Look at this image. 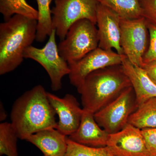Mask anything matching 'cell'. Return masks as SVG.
I'll return each instance as SVG.
<instances>
[{"mask_svg": "<svg viewBox=\"0 0 156 156\" xmlns=\"http://www.w3.org/2000/svg\"><path fill=\"white\" fill-rule=\"evenodd\" d=\"M52 1L53 0H37L39 14L36 38L37 41H44L47 37L50 36L54 29L50 8Z\"/></svg>", "mask_w": 156, "mask_h": 156, "instance_id": "cell-19", "label": "cell"}, {"mask_svg": "<svg viewBox=\"0 0 156 156\" xmlns=\"http://www.w3.org/2000/svg\"></svg>", "mask_w": 156, "mask_h": 156, "instance_id": "cell-26", "label": "cell"}, {"mask_svg": "<svg viewBox=\"0 0 156 156\" xmlns=\"http://www.w3.org/2000/svg\"><path fill=\"white\" fill-rule=\"evenodd\" d=\"M25 140L37 147L44 156H65L67 151L68 136L56 128L38 131Z\"/></svg>", "mask_w": 156, "mask_h": 156, "instance_id": "cell-14", "label": "cell"}, {"mask_svg": "<svg viewBox=\"0 0 156 156\" xmlns=\"http://www.w3.org/2000/svg\"><path fill=\"white\" fill-rule=\"evenodd\" d=\"M126 57L112 50H105L98 47L80 60L69 64L70 83L77 88L89 74L103 68L122 64Z\"/></svg>", "mask_w": 156, "mask_h": 156, "instance_id": "cell-9", "label": "cell"}, {"mask_svg": "<svg viewBox=\"0 0 156 156\" xmlns=\"http://www.w3.org/2000/svg\"><path fill=\"white\" fill-rule=\"evenodd\" d=\"M56 112L50 104L48 92L42 85L35 86L18 98L11 110V123L19 139L48 129L56 128Z\"/></svg>", "mask_w": 156, "mask_h": 156, "instance_id": "cell-1", "label": "cell"}, {"mask_svg": "<svg viewBox=\"0 0 156 156\" xmlns=\"http://www.w3.org/2000/svg\"><path fill=\"white\" fill-rule=\"evenodd\" d=\"M17 132L11 123L0 124V156H18Z\"/></svg>", "mask_w": 156, "mask_h": 156, "instance_id": "cell-20", "label": "cell"}, {"mask_svg": "<svg viewBox=\"0 0 156 156\" xmlns=\"http://www.w3.org/2000/svg\"><path fill=\"white\" fill-rule=\"evenodd\" d=\"M142 16L148 23L156 26V0H140Z\"/></svg>", "mask_w": 156, "mask_h": 156, "instance_id": "cell-22", "label": "cell"}, {"mask_svg": "<svg viewBox=\"0 0 156 156\" xmlns=\"http://www.w3.org/2000/svg\"><path fill=\"white\" fill-rule=\"evenodd\" d=\"M128 124L140 130L156 128V97L139 105L131 115Z\"/></svg>", "mask_w": 156, "mask_h": 156, "instance_id": "cell-16", "label": "cell"}, {"mask_svg": "<svg viewBox=\"0 0 156 156\" xmlns=\"http://www.w3.org/2000/svg\"><path fill=\"white\" fill-rule=\"evenodd\" d=\"M138 107L132 86L126 89L110 103L94 114L99 126L109 134L119 132L128 124L131 115Z\"/></svg>", "mask_w": 156, "mask_h": 156, "instance_id": "cell-6", "label": "cell"}, {"mask_svg": "<svg viewBox=\"0 0 156 156\" xmlns=\"http://www.w3.org/2000/svg\"><path fill=\"white\" fill-rule=\"evenodd\" d=\"M0 12L5 21L15 14L36 20L38 19V10L27 2L26 0H0Z\"/></svg>", "mask_w": 156, "mask_h": 156, "instance_id": "cell-18", "label": "cell"}, {"mask_svg": "<svg viewBox=\"0 0 156 156\" xmlns=\"http://www.w3.org/2000/svg\"><path fill=\"white\" fill-rule=\"evenodd\" d=\"M99 4L114 11L123 19L143 17L140 0H97Z\"/></svg>", "mask_w": 156, "mask_h": 156, "instance_id": "cell-17", "label": "cell"}, {"mask_svg": "<svg viewBox=\"0 0 156 156\" xmlns=\"http://www.w3.org/2000/svg\"><path fill=\"white\" fill-rule=\"evenodd\" d=\"M131 86L122 65L119 64L91 73L77 89L83 108L95 114Z\"/></svg>", "mask_w": 156, "mask_h": 156, "instance_id": "cell-2", "label": "cell"}, {"mask_svg": "<svg viewBox=\"0 0 156 156\" xmlns=\"http://www.w3.org/2000/svg\"><path fill=\"white\" fill-rule=\"evenodd\" d=\"M122 64L134 89L138 106L156 97V85L142 67L132 64L127 57L123 59Z\"/></svg>", "mask_w": 156, "mask_h": 156, "instance_id": "cell-15", "label": "cell"}, {"mask_svg": "<svg viewBox=\"0 0 156 156\" xmlns=\"http://www.w3.org/2000/svg\"><path fill=\"white\" fill-rule=\"evenodd\" d=\"M120 45L125 55L132 64L142 67L143 58L149 44L147 22L144 17L121 18Z\"/></svg>", "mask_w": 156, "mask_h": 156, "instance_id": "cell-8", "label": "cell"}, {"mask_svg": "<svg viewBox=\"0 0 156 156\" xmlns=\"http://www.w3.org/2000/svg\"><path fill=\"white\" fill-rule=\"evenodd\" d=\"M65 156H116L107 147H94L82 145L69 139Z\"/></svg>", "mask_w": 156, "mask_h": 156, "instance_id": "cell-21", "label": "cell"}, {"mask_svg": "<svg viewBox=\"0 0 156 156\" xmlns=\"http://www.w3.org/2000/svg\"><path fill=\"white\" fill-rule=\"evenodd\" d=\"M83 110L79 128L74 133L68 136L69 139L91 147H106L109 134L96 122L94 113L84 109Z\"/></svg>", "mask_w": 156, "mask_h": 156, "instance_id": "cell-13", "label": "cell"}, {"mask_svg": "<svg viewBox=\"0 0 156 156\" xmlns=\"http://www.w3.org/2000/svg\"><path fill=\"white\" fill-rule=\"evenodd\" d=\"M56 35V30L53 29L44 47L38 48L30 46L23 53L24 58L36 61L46 70L50 77L51 89L54 91L61 89L62 78L70 73L68 63L58 53Z\"/></svg>", "mask_w": 156, "mask_h": 156, "instance_id": "cell-7", "label": "cell"}, {"mask_svg": "<svg viewBox=\"0 0 156 156\" xmlns=\"http://www.w3.org/2000/svg\"><path fill=\"white\" fill-rule=\"evenodd\" d=\"M106 147L116 156H149L141 130L131 124L109 134Z\"/></svg>", "mask_w": 156, "mask_h": 156, "instance_id": "cell-10", "label": "cell"}, {"mask_svg": "<svg viewBox=\"0 0 156 156\" xmlns=\"http://www.w3.org/2000/svg\"><path fill=\"white\" fill-rule=\"evenodd\" d=\"M54 2L51 9L53 28L60 41L78 20L88 19L96 24L97 0H54Z\"/></svg>", "mask_w": 156, "mask_h": 156, "instance_id": "cell-5", "label": "cell"}, {"mask_svg": "<svg viewBox=\"0 0 156 156\" xmlns=\"http://www.w3.org/2000/svg\"><path fill=\"white\" fill-rule=\"evenodd\" d=\"M37 20L15 14L0 24V75L14 70L36 38Z\"/></svg>", "mask_w": 156, "mask_h": 156, "instance_id": "cell-3", "label": "cell"}, {"mask_svg": "<svg viewBox=\"0 0 156 156\" xmlns=\"http://www.w3.org/2000/svg\"><path fill=\"white\" fill-rule=\"evenodd\" d=\"M48 96L59 119L56 129L66 136H70L79 128L83 109L81 108L75 97L71 94L59 98L48 92Z\"/></svg>", "mask_w": 156, "mask_h": 156, "instance_id": "cell-12", "label": "cell"}, {"mask_svg": "<svg viewBox=\"0 0 156 156\" xmlns=\"http://www.w3.org/2000/svg\"><path fill=\"white\" fill-rule=\"evenodd\" d=\"M149 33V44L143 58L144 64L156 60V26L147 23Z\"/></svg>", "mask_w": 156, "mask_h": 156, "instance_id": "cell-23", "label": "cell"}, {"mask_svg": "<svg viewBox=\"0 0 156 156\" xmlns=\"http://www.w3.org/2000/svg\"><path fill=\"white\" fill-rule=\"evenodd\" d=\"M95 25L89 20L84 19L71 26L58 45L59 55L68 64L80 60L98 48L99 38Z\"/></svg>", "mask_w": 156, "mask_h": 156, "instance_id": "cell-4", "label": "cell"}, {"mask_svg": "<svg viewBox=\"0 0 156 156\" xmlns=\"http://www.w3.org/2000/svg\"><path fill=\"white\" fill-rule=\"evenodd\" d=\"M121 18L114 11L98 3L96 11L98 47L103 50H112L124 55L120 45Z\"/></svg>", "mask_w": 156, "mask_h": 156, "instance_id": "cell-11", "label": "cell"}, {"mask_svg": "<svg viewBox=\"0 0 156 156\" xmlns=\"http://www.w3.org/2000/svg\"><path fill=\"white\" fill-rule=\"evenodd\" d=\"M149 156H156V128L141 130Z\"/></svg>", "mask_w": 156, "mask_h": 156, "instance_id": "cell-24", "label": "cell"}, {"mask_svg": "<svg viewBox=\"0 0 156 156\" xmlns=\"http://www.w3.org/2000/svg\"><path fill=\"white\" fill-rule=\"evenodd\" d=\"M142 68L145 71L149 77L156 85V60L144 63Z\"/></svg>", "mask_w": 156, "mask_h": 156, "instance_id": "cell-25", "label": "cell"}]
</instances>
